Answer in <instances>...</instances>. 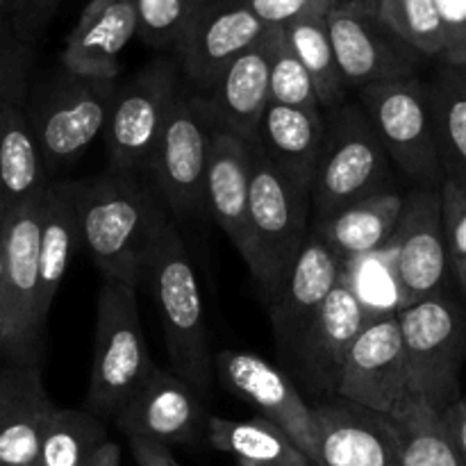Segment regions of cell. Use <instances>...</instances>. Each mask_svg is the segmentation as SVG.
I'll return each mask as SVG.
<instances>
[{
  "label": "cell",
  "mask_w": 466,
  "mask_h": 466,
  "mask_svg": "<svg viewBox=\"0 0 466 466\" xmlns=\"http://www.w3.org/2000/svg\"><path fill=\"white\" fill-rule=\"evenodd\" d=\"M55 410L39 367L0 358V466H36Z\"/></svg>",
  "instance_id": "obj_22"
},
{
  "label": "cell",
  "mask_w": 466,
  "mask_h": 466,
  "mask_svg": "<svg viewBox=\"0 0 466 466\" xmlns=\"http://www.w3.org/2000/svg\"><path fill=\"white\" fill-rule=\"evenodd\" d=\"M62 0H16L12 5V16H14V32L16 39L30 41L48 25L50 18L57 12Z\"/></svg>",
  "instance_id": "obj_41"
},
{
  "label": "cell",
  "mask_w": 466,
  "mask_h": 466,
  "mask_svg": "<svg viewBox=\"0 0 466 466\" xmlns=\"http://www.w3.org/2000/svg\"><path fill=\"white\" fill-rule=\"evenodd\" d=\"M253 144L226 130L209 139L205 200L208 214L218 223L241 259L248 253V205L253 182Z\"/></svg>",
  "instance_id": "obj_24"
},
{
  "label": "cell",
  "mask_w": 466,
  "mask_h": 466,
  "mask_svg": "<svg viewBox=\"0 0 466 466\" xmlns=\"http://www.w3.org/2000/svg\"><path fill=\"white\" fill-rule=\"evenodd\" d=\"M405 196L380 191L339 209L335 217L312 228L346 264L387 248L396 230Z\"/></svg>",
  "instance_id": "obj_27"
},
{
  "label": "cell",
  "mask_w": 466,
  "mask_h": 466,
  "mask_svg": "<svg viewBox=\"0 0 466 466\" xmlns=\"http://www.w3.org/2000/svg\"><path fill=\"white\" fill-rule=\"evenodd\" d=\"M137 36L135 0H89L66 36V73L89 80H116L121 53Z\"/></svg>",
  "instance_id": "obj_23"
},
{
  "label": "cell",
  "mask_w": 466,
  "mask_h": 466,
  "mask_svg": "<svg viewBox=\"0 0 466 466\" xmlns=\"http://www.w3.org/2000/svg\"><path fill=\"white\" fill-rule=\"evenodd\" d=\"M214 130L258 141L259 123L271 103V27L221 73L212 89L198 94Z\"/></svg>",
  "instance_id": "obj_20"
},
{
  "label": "cell",
  "mask_w": 466,
  "mask_h": 466,
  "mask_svg": "<svg viewBox=\"0 0 466 466\" xmlns=\"http://www.w3.org/2000/svg\"><path fill=\"white\" fill-rule=\"evenodd\" d=\"M177 96V66L162 57L118 85L103 135L109 171L148 173Z\"/></svg>",
  "instance_id": "obj_9"
},
{
  "label": "cell",
  "mask_w": 466,
  "mask_h": 466,
  "mask_svg": "<svg viewBox=\"0 0 466 466\" xmlns=\"http://www.w3.org/2000/svg\"><path fill=\"white\" fill-rule=\"evenodd\" d=\"M80 221L82 246L103 280L139 287L148 278L155 248L173 223L153 182L137 173L105 171L68 180Z\"/></svg>",
  "instance_id": "obj_1"
},
{
  "label": "cell",
  "mask_w": 466,
  "mask_h": 466,
  "mask_svg": "<svg viewBox=\"0 0 466 466\" xmlns=\"http://www.w3.org/2000/svg\"><path fill=\"white\" fill-rule=\"evenodd\" d=\"M428 94L444 177L466 189V68L444 64Z\"/></svg>",
  "instance_id": "obj_30"
},
{
  "label": "cell",
  "mask_w": 466,
  "mask_h": 466,
  "mask_svg": "<svg viewBox=\"0 0 466 466\" xmlns=\"http://www.w3.org/2000/svg\"><path fill=\"white\" fill-rule=\"evenodd\" d=\"M212 132L198 96H177L148 167L150 182L173 217L191 218L208 212L205 177Z\"/></svg>",
  "instance_id": "obj_12"
},
{
  "label": "cell",
  "mask_w": 466,
  "mask_h": 466,
  "mask_svg": "<svg viewBox=\"0 0 466 466\" xmlns=\"http://www.w3.org/2000/svg\"><path fill=\"white\" fill-rule=\"evenodd\" d=\"M335 396L394 421L421 400L410 382L399 314H373L350 349Z\"/></svg>",
  "instance_id": "obj_11"
},
{
  "label": "cell",
  "mask_w": 466,
  "mask_h": 466,
  "mask_svg": "<svg viewBox=\"0 0 466 466\" xmlns=\"http://www.w3.org/2000/svg\"><path fill=\"white\" fill-rule=\"evenodd\" d=\"M321 466H403L394 419L332 396L312 405Z\"/></svg>",
  "instance_id": "obj_19"
},
{
  "label": "cell",
  "mask_w": 466,
  "mask_h": 466,
  "mask_svg": "<svg viewBox=\"0 0 466 466\" xmlns=\"http://www.w3.org/2000/svg\"><path fill=\"white\" fill-rule=\"evenodd\" d=\"M378 9L387 25L423 57L444 55V30L437 0H380Z\"/></svg>",
  "instance_id": "obj_34"
},
{
  "label": "cell",
  "mask_w": 466,
  "mask_h": 466,
  "mask_svg": "<svg viewBox=\"0 0 466 466\" xmlns=\"http://www.w3.org/2000/svg\"><path fill=\"white\" fill-rule=\"evenodd\" d=\"M367 3H376L378 5V3H380V0H367Z\"/></svg>",
  "instance_id": "obj_48"
},
{
  "label": "cell",
  "mask_w": 466,
  "mask_h": 466,
  "mask_svg": "<svg viewBox=\"0 0 466 466\" xmlns=\"http://www.w3.org/2000/svg\"><path fill=\"white\" fill-rule=\"evenodd\" d=\"M123 462V449L116 441H107L98 453L94 455L89 466H121Z\"/></svg>",
  "instance_id": "obj_44"
},
{
  "label": "cell",
  "mask_w": 466,
  "mask_h": 466,
  "mask_svg": "<svg viewBox=\"0 0 466 466\" xmlns=\"http://www.w3.org/2000/svg\"><path fill=\"white\" fill-rule=\"evenodd\" d=\"M309 232L312 194L282 173L255 141L248 205V253L244 262L253 273L267 308L285 287Z\"/></svg>",
  "instance_id": "obj_2"
},
{
  "label": "cell",
  "mask_w": 466,
  "mask_h": 466,
  "mask_svg": "<svg viewBox=\"0 0 466 466\" xmlns=\"http://www.w3.org/2000/svg\"><path fill=\"white\" fill-rule=\"evenodd\" d=\"M271 103L321 107L312 77L289 46L285 27H271Z\"/></svg>",
  "instance_id": "obj_35"
},
{
  "label": "cell",
  "mask_w": 466,
  "mask_h": 466,
  "mask_svg": "<svg viewBox=\"0 0 466 466\" xmlns=\"http://www.w3.org/2000/svg\"><path fill=\"white\" fill-rule=\"evenodd\" d=\"M148 280L162 317L173 371L208 399L214 380V355L209 349L203 294L176 223L164 230L155 248Z\"/></svg>",
  "instance_id": "obj_4"
},
{
  "label": "cell",
  "mask_w": 466,
  "mask_h": 466,
  "mask_svg": "<svg viewBox=\"0 0 466 466\" xmlns=\"http://www.w3.org/2000/svg\"><path fill=\"white\" fill-rule=\"evenodd\" d=\"M137 36L153 48H177L198 3L196 0H135Z\"/></svg>",
  "instance_id": "obj_36"
},
{
  "label": "cell",
  "mask_w": 466,
  "mask_h": 466,
  "mask_svg": "<svg viewBox=\"0 0 466 466\" xmlns=\"http://www.w3.org/2000/svg\"><path fill=\"white\" fill-rule=\"evenodd\" d=\"M30 48L25 41L9 36L0 16V103H12L21 107L25 94Z\"/></svg>",
  "instance_id": "obj_38"
},
{
  "label": "cell",
  "mask_w": 466,
  "mask_h": 466,
  "mask_svg": "<svg viewBox=\"0 0 466 466\" xmlns=\"http://www.w3.org/2000/svg\"><path fill=\"white\" fill-rule=\"evenodd\" d=\"M371 317L353 276L346 271L289 355V362L312 390L335 396L350 349Z\"/></svg>",
  "instance_id": "obj_16"
},
{
  "label": "cell",
  "mask_w": 466,
  "mask_h": 466,
  "mask_svg": "<svg viewBox=\"0 0 466 466\" xmlns=\"http://www.w3.org/2000/svg\"><path fill=\"white\" fill-rule=\"evenodd\" d=\"M387 248H391L399 309L444 291L451 264L441 214V187H419L405 196L403 212Z\"/></svg>",
  "instance_id": "obj_14"
},
{
  "label": "cell",
  "mask_w": 466,
  "mask_h": 466,
  "mask_svg": "<svg viewBox=\"0 0 466 466\" xmlns=\"http://www.w3.org/2000/svg\"><path fill=\"white\" fill-rule=\"evenodd\" d=\"M312 3H317L319 7H321V9H326V12H328V9H330L332 5L337 3V0H312Z\"/></svg>",
  "instance_id": "obj_46"
},
{
  "label": "cell",
  "mask_w": 466,
  "mask_h": 466,
  "mask_svg": "<svg viewBox=\"0 0 466 466\" xmlns=\"http://www.w3.org/2000/svg\"><path fill=\"white\" fill-rule=\"evenodd\" d=\"M208 419L203 396L176 371L157 367L114 423L127 440L173 446L208 435Z\"/></svg>",
  "instance_id": "obj_18"
},
{
  "label": "cell",
  "mask_w": 466,
  "mask_h": 466,
  "mask_svg": "<svg viewBox=\"0 0 466 466\" xmlns=\"http://www.w3.org/2000/svg\"><path fill=\"white\" fill-rule=\"evenodd\" d=\"M5 280V230H3V218H0V291H3Z\"/></svg>",
  "instance_id": "obj_45"
},
{
  "label": "cell",
  "mask_w": 466,
  "mask_h": 466,
  "mask_svg": "<svg viewBox=\"0 0 466 466\" xmlns=\"http://www.w3.org/2000/svg\"><path fill=\"white\" fill-rule=\"evenodd\" d=\"M441 414V421H444L446 432L451 437V444L458 451L460 460L466 466V394L460 396L453 405L444 410Z\"/></svg>",
  "instance_id": "obj_42"
},
{
  "label": "cell",
  "mask_w": 466,
  "mask_h": 466,
  "mask_svg": "<svg viewBox=\"0 0 466 466\" xmlns=\"http://www.w3.org/2000/svg\"><path fill=\"white\" fill-rule=\"evenodd\" d=\"M285 32L289 46L312 77L321 109L330 112V109L344 105L349 85H346L339 64H337L326 14H308V16L289 23Z\"/></svg>",
  "instance_id": "obj_31"
},
{
  "label": "cell",
  "mask_w": 466,
  "mask_h": 466,
  "mask_svg": "<svg viewBox=\"0 0 466 466\" xmlns=\"http://www.w3.org/2000/svg\"><path fill=\"white\" fill-rule=\"evenodd\" d=\"M157 364L146 341L137 285L103 280L96 303L94 358L86 405L98 419H114L146 385Z\"/></svg>",
  "instance_id": "obj_3"
},
{
  "label": "cell",
  "mask_w": 466,
  "mask_h": 466,
  "mask_svg": "<svg viewBox=\"0 0 466 466\" xmlns=\"http://www.w3.org/2000/svg\"><path fill=\"white\" fill-rule=\"evenodd\" d=\"M323 137L326 116L321 107H289L268 103L259 123L258 144L282 173L312 194Z\"/></svg>",
  "instance_id": "obj_25"
},
{
  "label": "cell",
  "mask_w": 466,
  "mask_h": 466,
  "mask_svg": "<svg viewBox=\"0 0 466 466\" xmlns=\"http://www.w3.org/2000/svg\"><path fill=\"white\" fill-rule=\"evenodd\" d=\"M390 162L362 105L330 109L312 182V228L358 200L387 191Z\"/></svg>",
  "instance_id": "obj_5"
},
{
  "label": "cell",
  "mask_w": 466,
  "mask_h": 466,
  "mask_svg": "<svg viewBox=\"0 0 466 466\" xmlns=\"http://www.w3.org/2000/svg\"><path fill=\"white\" fill-rule=\"evenodd\" d=\"M360 105L376 127L391 162L419 187L444 185L428 82L419 77L378 82L360 89Z\"/></svg>",
  "instance_id": "obj_8"
},
{
  "label": "cell",
  "mask_w": 466,
  "mask_h": 466,
  "mask_svg": "<svg viewBox=\"0 0 466 466\" xmlns=\"http://www.w3.org/2000/svg\"><path fill=\"white\" fill-rule=\"evenodd\" d=\"M0 16H5V12H0Z\"/></svg>",
  "instance_id": "obj_50"
},
{
  "label": "cell",
  "mask_w": 466,
  "mask_h": 466,
  "mask_svg": "<svg viewBox=\"0 0 466 466\" xmlns=\"http://www.w3.org/2000/svg\"><path fill=\"white\" fill-rule=\"evenodd\" d=\"M16 0H0V12H5V7H12Z\"/></svg>",
  "instance_id": "obj_47"
},
{
  "label": "cell",
  "mask_w": 466,
  "mask_h": 466,
  "mask_svg": "<svg viewBox=\"0 0 466 466\" xmlns=\"http://www.w3.org/2000/svg\"><path fill=\"white\" fill-rule=\"evenodd\" d=\"M344 259L321 237L309 232L308 241L291 267L285 287L278 299L268 305L273 335H276L278 349L287 360L294 353L300 335L309 326L319 308L326 303L337 282L344 278Z\"/></svg>",
  "instance_id": "obj_21"
},
{
  "label": "cell",
  "mask_w": 466,
  "mask_h": 466,
  "mask_svg": "<svg viewBox=\"0 0 466 466\" xmlns=\"http://www.w3.org/2000/svg\"><path fill=\"white\" fill-rule=\"evenodd\" d=\"M400 335L410 382L417 399L444 412L462 396L460 371L466 360V312L446 291L400 308Z\"/></svg>",
  "instance_id": "obj_7"
},
{
  "label": "cell",
  "mask_w": 466,
  "mask_h": 466,
  "mask_svg": "<svg viewBox=\"0 0 466 466\" xmlns=\"http://www.w3.org/2000/svg\"><path fill=\"white\" fill-rule=\"evenodd\" d=\"M208 440L221 453L232 455L239 466H314L289 435L262 417L208 419Z\"/></svg>",
  "instance_id": "obj_29"
},
{
  "label": "cell",
  "mask_w": 466,
  "mask_h": 466,
  "mask_svg": "<svg viewBox=\"0 0 466 466\" xmlns=\"http://www.w3.org/2000/svg\"><path fill=\"white\" fill-rule=\"evenodd\" d=\"M441 214H444V237L449 250V264L466 299V189L455 182L441 185Z\"/></svg>",
  "instance_id": "obj_37"
},
{
  "label": "cell",
  "mask_w": 466,
  "mask_h": 466,
  "mask_svg": "<svg viewBox=\"0 0 466 466\" xmlns=\"http://www.w3.org/2000/svg\"><path fill=\"white\" fill-rule=\"evenodd\" d=\"M214 369L232 394L253 405L259 417L289 435L314 466H321L314 408L285 371L246 350H221L214 355Z\"/></svg>",
  "instance_id": "obj_15"
},
{
  "label": "cell",
  "mask_w": 466,
  "mask_h": 466,
  "mask_svg": "<svg viewBox=\"0 0 466 466\" xmlns=\"http://www.w3.org/2000/svg\"><path fill=\"white\" fill-rule=\"evenodd\" d=\"M196 3H198V5H200V3H205V0H196Z\"/></svg>",
  "instance_id": "obj_49"
},
{
  "label": "cell",
  "mask_w": 466,
  "mask_h": 466,
  "mask_svg": "<svg viewBox=\"0 0 466 466\" xmlns=\"http://www.w3.org/2000/svg\"><path fill=\"white\" fill-rule=\"evenodd\" d=\"M326 23L337 64L349 86L364 89L378 82L417 77L423 55L387 25L376 3L337 0L328 9Z\"/></svg>",
  "instance_id": "obj_10"
},
{
  "label": "cell",
  "mask_w": 466,
  "mask_h": 466,
  "mask_svg": "<svg viewBox=\"0 0 466 466\" xmlns=\"http://www.w3.org/2000/svg\"><path fill=\"white\" fill-rule=\"evenodd\" d=\"M50 185L30 118L0 103V218L39 198Z\"/></svg>",
  "instance_id": "obj_26"
},
{
  "label": "cell",
  "mask_w": 466,
  "mask_h": 466,
  "mask_svg": "<svg viewBox=\"0 0 466 466\" xmlns=\"http://www.w3.org/2000/svg\"><path fill=\"white\" fill-rule=\"evenodd\" d=\"M267 30L244 0H205L177 44V62L185 76L205 94Z\"/></svg>",
  "instance_id": "obj_17"
},
{
  "label": "cell",
  "mask_w": 466,
  "mask_h": 466,
  "mask_svg": "<svg viewBox=\"0 0 466 466\" xmlns=\"http://www.w3.org/2000/svg\"><path fill=\"white\" fill-rule=\"evenodd\" d=\"M118 85L68 73L36 109L32 123L46 173L76 164L105 135Z\"/></svg>",
  "instance_id": "obj_13"
},
{
  "label": "cell",
  "mask_w": 466,
  "mask_h": 466,
  "mask_svg": "<svg viewBox=\"0 0 466 466\" xmlns=\"http://www.w3.org/2000/svg\"><path fill=\"white\" fill-rule=\"evenodd\" d=\"M267 27H287L308 14H328L312 0H244Z\"/></svg>",
  "instance_id": "obj_40"
},
{
  "label": "cell",
  "mask_w": 466,
  "mask_h": 466,
  "mask_svg": "<svg viewBox=\"0 0 466 466\" xmlns=\"http://www.w3.org/2000/svg\"><path fill=\"white\" fill-rule=\"evenodd\" d=\"M82 244L80 221L68 180L53 182L44 191L39 235V305L48 321L53 300L66 278L76 248Z\"/></svg>",
  "instance_id": "obj_28"
},
{
  "label": "cell",
  "mask_w": 466,
  "mask_h": 466,
  "mask_svg": "<svg viewBox=\"0 0 466 466\" xmlns=\"http://www.w3.org/2000/svg\"><path fill=\"white\" fill-rule=\"evenodd\" d=\"M396 426L403 444V466H464L441 414L423 400H417Z\"/></svg>",
  "instance_id": "obj_33"
},
{
  "label": "cell",
  "mask_w": 466,
  "mask_h": 466,
  "mask_svg": "<svg viewBox=\"0 0 466 466\" xmlns=\"http://www.w3.org/2000/svg\"><path fill=\"white\" fill-rule=\"evenodd\" d=\"M130 453L135 458L137 466H180L176 458H173L171 449L157 441L148 440H127Z\"/></svg>",
  "instance_id": "obj_43"
},
{
  "label": "cell",
  "mask_w": 466,
  "mask_h": 466,
  "mask_svg": "<svg viewBox=\"0 0 466 466\" xmlns=\"http://www.w3.org/2000/svg\"><path fill=\"white\" fill-rule=\"evenodd\" d=\"M44 194L3 217L5 280L0 291V358L39 367L46 319L39 305V235Z\"/></svg>",
  "instance_id": "obj_6"
},
{
  "label": "cell",
  "mask_w": 466,
  "mask_h": 466,
  "mask_svg": "<svg viewBox=\"0 0 466 466\" xmlns=\"http://www.w3.org/2000/svg\"><path fill=\"white\" fill-rule=\"evenodd\" d=\"M107 441L103 419L89 410L57 408L46 426L36 466H89Z\"/></svg>",
  "instance_id": "obj_32"
},
{
  "label": "cell",
  "mask_w": 466,
  "mask_h": 466,
  "mask_svg": "<svg viewBox=\"0 0 466 466\" xmlns=\"http://www.w3.org/2000/svg\"><path fill=\"white\" fill-rule=\"evenodd\" d=\"M444 30V64L466 68V0H437Z\"/></svg>",
  "instance_id": "obj_39"
}]
</instances>
